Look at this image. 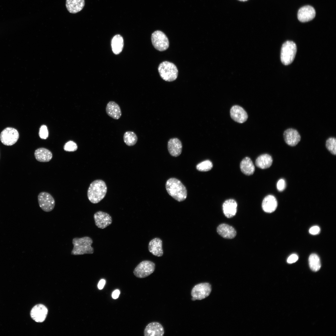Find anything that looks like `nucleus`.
Wrapping results in <instances>:
<instances>
[{"mask_svg": "<svg viewBox=\"0 0 336 336\" xmlns=\"http://www.w3.org/2000/svg\"><path fill=\"white\" fill-rule=\"evenodd\" d=\"M166 190L169 195L178 202L185 200L187 197V191L185 186L178 179L171 178L166 184Z\"/></svg>", "mask_w": 336, "mask_h": 336, "instance_id": "obj_1", "label": "nucleus"}, {"mask_svg": "<svg viewBox=\"0 0 336 336\" xmlns=\"http://www.w3.org/2000/svg\"><path fill=\"white\" fill-rule=\"evenodd\" d=\"M107 191L105 182L101 180H96L91 183L88 188V199L93 203H98L104 198Z\"/></svg>", "mask_w": 336, "mask_h": 336, "instance_id": "obj_2", "label": "nucleus"}, {"mask_svg": "<svg viewBox=\"0 0 336 336\" xmlns=\"http://www.w3.org/2000/svg\"><path fill=\"white\" fill-rule=\"evenodd\" d=\"M92 243V240L89 236L73 238L72 240L73 247L71 254L76 255L93 254L94 250L91 246Z\"/></svg>", "mask_w": 336, "mask_h": 336, "instance_id": "obj_3", "label": "nucleus"}, {"mask_svg": "<svg viewBox=\"0 0 336 336\" xmlns=\"http://www.w3.org/2000/svg\"><path fill=\"white\" fill-rule=\"evenodd\" d=\"M158 71L161 78L166 81H173L178 76L177 67L170 62L164 61L161 63L159 65Z\"/></svg>", "mask_w": 336, "mask_h": 336, "instance_id": "obj_4", "label": "nucleus"}, {"mask_svg": "<svg viewBox=\"0 0 336 336\" xmlns=\"http://www.w3.org/2000/svg\"><path fill=\"white\" fill-rule=\"evenodd\" d=\"M297 51L296 44L292 41H287L282 47L280 58L282 63L287 65L292 63L295 58Z\"/></svg>", "mask_w": 336, "mask_h": 336, "instance_id": "obj_5", "label": "nucleus"}, {"mask_svg": "<svg viewBox=\"0 0 336 336\" xmlns=\"http://www.w3.org/2000/svg\"><path fill=\"white\" fill-rule=\"evenodd\" d=\"M211 291V286L210 283L203 282L198 284L191 290L192 300L194 301L205 299L209 296Z\"/></svg>", "mask_w": 336, "mask_h": 336, "instance_id": "obj_6", "label": "nucleus"}, {"mask_svg": "<svg viewBox=\"0 0 336 336\" xmlns=\"http://www.w3.org/2000/svg\"><path fill=\"white\" fill-rule=\"evenodd\" d=\"M155 264L149 260H144L141 262L133 270L134 275L139 278L147 277L154 271Z\"/></svg>", "mask_w": 336, "mask_h": 336, "instance_id": "obj_7", "label": "nucleus"}, {"mask_svg": "<svg viewBox=\"0 0 336 336\" xmlns=\"http://www.w3.org/2000/svg\"><path fill=\"white\" fill-rule=\"evenodd\" d=\"M152 44L157 50L162 51L166 50L169 47V41L166 35L160 30H156L152 35Z\"/></svg>", "mask_w": 336, "mask_h": 336, "instance_id": "obj_8", "label": "nucleus"}, {"mask_svg": "<svg viewBox=\"0 0 336 336\" xmlns=\"http://www.w3.org/2000/svg\"><path fill=\"white\" fill-rule=\"evenodd\" d=\"M19 138V133L16 129L10 127L3 129L0 134V140L4 145L10 146L15 144Z\"/></svg>", "mask_w": 336, "mask_h": 336, "instance_id": "obj_9", "label": "nucleus"}, {"mask_svg": "<svg viewBox=\"0 0 336 336\" xmlns=\"http://www.w3.org/2000/svg\"><path fill=\"white\" fill-rule=\"evenodd\" d=\"M38 200L40 207L44 211L49 212L54 208L55 202L53 197L49 193L42 192L38 196Z\"/></svg>", "mask_w": 336, "mask_h": 336, "instance_id": "obj_10", "label": "nucleus"}, {"mask_svg": "<svg viewBox=\"0 0 336 336\" xmlns=\"http://www.w3.org/2000/svg\"><path fill=\"white\" fill-rule=\"evenodd\" d=\"M96 225L99 228L103 229L112 223L111 216L108 213L101 211L96 212L94 215Z\"/></svg>", "mask_w": 336, "mask_h": 336, "instance_id": "obj_11", "label": "nucleus"}, {"mask_svg": "<svg viewBox=\"0 0 336 336\" xmlns=\"http://www.w3.org/2000/svg\"><path fill=\"white\" fill-rule=\"evenodd\" d=\"M48 310L44 305L39 304L35 306L31 309L30 315L31 318L38 323L43 322L45 320Z\"/></svg>", "mask_w": 336, "mask_h": 336, "instance_id": "obj_12", "label": "nucleus"}, {"mask_svg": "<svg viewBox=\"0 0 336 336\" xmlns=\"http://www.w3.org/2000/svg\"><path fill=\"white\" fill-rule=\"evenodd\" d=\"M283 135L285 142L292 147L296 146L301 139V136L298 131L292 128L286 130L283 133Z\"/></svg>", "mask_w": 336, "mask_h": 336, "instance_id": "obj_13", "label": "nucleus"}, {"mask_svg": "<svg viewBox=\"0 0 336 336\" xmlns=\"http://www.w3.org/2000/svg\"><path fill=\"white\" fill-rule=\"evenodd\" d=\"M315 14V9L312 7L310 5L305 6L299 10L297 17L300 21L306 22L314 18Z\"/></svg>", "mask_w": 336, "mask_h": 336, "instance_id": "obj_14", "label": "nucleus"}, {"mask_svg": "<svg viewBox=\"0 0 336 336\" xmlns=\"http://www.w3.org/2000/svg\"><path fill=\"white\" fill-rule=\"evenodd\" d=\"M231 118L235 121L242 123L246 121L248 116L246 112L242 107L235 105L231 107L230 111Z\"/></svg>", "mask_w": 336, "mask_h": 336, "instance_id": "obj_15", "label": "nucleus"}, {"mask_svg": "<svg viewBox=\"0 0 336 336\" xmlns=\"http://www.w3.org/2000/svg\"><path fill=\"white\" fill-rule=\"evenodd\" d=\"M164 333L163 327L159 323L152 322L148 324L144 332L145 336H162Z\"/></svg>", "mask_w": 336, "mask_h": 336, "instance_id": "obj_16", "label": "nucleus"}, {"mask_svg": "<svg viewBox=\"0 0 336 336\" xmlns=\"http://www.w3.org/2000/svg\"><path fill=\"white\" fill-rule=\"evenodd\" d=\"M182 145L180 140L177 138L170 139L167 144V148L170 154L174 157H177L181 154Z\"/></svg>", "mask_w": 336, "mask_h": 336, "instance_id": "obj_17", "label": "nucleus"}, {"mask_svg": "<svg viewBox=\"0 0 336 336\" xmlns=\"http://www.w3.org/2000/svg\"><path fill=\"white\" fill-rule=\"evenodd\" d=\"M217 230L220 236L225 239H233L236 235V231L234 228L225 223L219 225L217 226Z\"/></svg>", "mask_w": 336, "mask_h": 336, "instance_id": "obj_18", "label": "nucleus"}, {"mask_svg": "<svg viewBox=\"0 0 336 336\" xmlns=\"http://www.w3.org/2000/svg\"><path fill=\"white\" fill-rule=\"evenodd\" d=\"M237 207V203L235 200L233 199L226 200L222 205L224 214L228 218L233 217L236 213Z\"/></svg>", "mask_w": 336, "mask_h": 336, "instance_id": "obj_19", "label": "nucleus"}, {"mask_svg": "<svg viewBox=\"0 0 336 336\" xmlns=\"http://www.w3.org/2000/svg\"><path fill=\"white\" fill-rule=\"evenodd\" d=\"M278 203L276 198L272 195L265 197L262 201V207L263 210L267 213L274 212L277 208Z\"/></svg>", "mask_w": 336, "mask_h": 336, "instance_id": "obj_20", "label": "nucleus"}, {"mask_svg": "<svg viewBox=\"0 0 336 336\" xmlns=\"http://www.w3.org/2000/svg\"><path fill=\"white\" fill-rule=\"evenodd\" d=\"M148 250L153 255L157 257L161 256L163 253L162 240L158 238L152 240L149 243Z\"/></svg>", "mask_w": 336, "mask_h": 336, "instance_id": "obj_21", "label": "nucleus"}, {"mask_svg": "<svg viewBox=\"0 0 336 336\" xmlns=\"http://www.w3.org/2000/svg\"><path fill=\"white\" fill-rule=\"evenodd\" d=\"M107 114L115 119H118L121 116L122 113L119 105L114 101L109 102L106 107Z\"/></svg>", "mask_w": 336, "mask_h": 336, "instance_id": "obj_22", "label": "nucleus"}, {"mask_svg": "<svg viewBox=\"0 0 336 336\" xmlns=\"http://www.w3.org/2000/svg\"><path fill=\"white\" fill-rule=\"evenodd\" d=\"M36 159L40 162H47L51 160L53 157L52 152L48 149L40 147L36 149L34 152Z\"/></svg>", "mask_w": 336, "mask_h": 336, "instance_id": "obj_23", "label": "nucleus"}, {"mask_svg": "<svg viewBox=\"0 0 336 336\" xmlns=\"http://www.w3.org/2000/svg\"><path fill=\"white\" fill-rule=\"evenodd\" d=\"M85 5L84 0H66V6L68 12L76 13L80 11Z\"/></svg>", "mask_w": 336, "mask_h": 336, "instance_id": "obj_24", "label": "nucleus"}, {"mask_svg": "<svg viewBox=\"0 0 336 336\" xmlns=\"http://www.w3.org/2000/svg\"><path fill=\"white\" fill-rule=\"evenodd\" d=\"M240 167L241 171L247 175H252L254 172L255 167L254 164L248 157L244 158L240 162Z\"/></svg>", "mask_w": 336, "mask_h": 336, "instance_id": "obj_25", "label": "nucleus"}, {"mask_svg": "<svg viewBox=\"0 0 336 336\" xmlns=\"http://www.w3.org/2000/svg\"><path fill=\"white\" fill-rule=\"evenodd\" d=\"M272 162V157L269 154H265L258 157L255 161V165L259 168L265 169L269 167Z\"/></svg>", "mask_w": 336, "mask_h": 336, "instance_id": "obj_26", "label": "nucleus"}, {"mask_svg": "<svg viewBox=\"0 0 336 336\" xmlns=\"http://www.w3.org/2000/svg\"><path fill=\"white\" fill-rule=\"evenodd\" d=\"M111 45L112 50L115 54H119L122 51L124 46V40L119 35H115L112 38Z\"/></svg>", "mask_w": 336, "mask_h": 336, "instance_id": "obj_27", "label": "nucleus"}, {"mask_svg": "<svg viewBox=\"0 0 336 336\" xmlns=\"http://www.w3.org/2000/svg\"><path fill=\"white\" fill-rule=\"evenodd\" d=\"M309 263L310 269L313 271H317L320 268V260L316 254H312L310 255L309 258Z\"/></svg>", "mask_w": 336, "mask_h": 336, "instance_id": "obj_28", "label": "nucleus"}, {"mask_svg": "<svg viewBox=\"0 0 336 336\" xmlns=\"http://www.w3.org/2000/svg\"><path fill=\"white\" fill-rule=\"evenodd\" d=\"M123 139L124 143L127 146H132L135 145L137 143L138 137L134 132L128 131L124 133Z\"/></svg>", "mask_w": 336, "mask_h": 336, "instance_id": "obj_29", "label": "nucleus"}, {"mask_svg": "<svg viewBox=\"0 0 336 336\" xmlns=\"http://www.w3.org/2000/svg\"><path fill=\"white\" fill-rule=\"evenodd\" d=\"M212 162L209 160H206L198 164L196 168L200 171H207L210 170L212 168Z\"/></svg>", "mask_w": 336, "mask_h": 336, "instance_id": "obj_30", "label": "nucleus"}, {"mask_svg": "<svg viewBox=\"0 0 336 336\" xmlns=\"http://www.w3.org/2000/svg\"><path fill=\"white\" fill-rule=\"evenodd\" d=\"M326 147L328 150L332 154H336V139L334 137L329 138L326 141Z\"/></svg>", "mask_w": 336, "mask_h": 336, "instance_id": "obj_31", "label": "nucleus"}, {"mask_svg": "<svg viewBox=\"0 0 336 336\" xmlns=\"http://www.w3.org/2000/svg\"><path fill=\"white\" fill-rule=\"evenodd\" d=\"M77 144L72 141L67 142L63 146L64 150L67 152H73L77 150Z\"/></svg>", "mask_w": 336, "mask_h": 336, "instance_id": "obj_32", "label": "nucleus"}, {"mask_svg": "<svg viewBox=\"0 0 336 336\" xmlns=\"http://www.w3.org/2000/svg\"><path fill=\"white\" fill-rule=\"evenodd\" d=\"M40 138L45 139L47 138L49 135V132L47 127L44 125L41 126L39 133Z\"/></svg>", "mask_w": 336, "mask_h": 336, "instance_id": "obj_33", "label": "nucleus"}, {"mask_svg": "<svg viewBox=\"0 0 336 336\" xmlns=\"http://www.w3.org/2000/svg\"><path fill=\"white\" fill-rule=\"evenodd\" d=\"M277 187L279 191H283L286 187V184L285 180L283 179L279 180L277 182Z\"/></svg>", "mask_w": 336, "mask_h": 336, "instance_id": "obj_34", "label": "nucleus"}, {"mask_svg": "<svg viewBox=\"0 0 336 336\" xmlns=\"http://www.w3.org/2000/svg\"><path fill=\"white\" fill-rule=\"evenodd\" d=\"M298 259V255L295 254H292L287 258V262L289 264H292L296 262Z\"/></svg>", "mask_w": 336, "mask_h": 336, "instance_id": "obj_35", "label": "nucleus"}, {"mask_svg": "<svg viewBox=\"0 0 336 336\" xmlns=\"http://www.w3.org/2000/svg\"><path fill=\"white\" fill-rule=\"evenodd\" d=\"M320 231V228L319 226H316L311 227L309 230V233L312 235H315L318 234Z\"/></svg>", "mask_w": 336, "mask_h": 336, "instance_id": "obj_36", "label": "nucleus"}, {"mask_svg": "<svg viewBox=\"0 0 336 336\" xmlns=\"http://www.w3.org/2000/svg\"><path fill=\"white\" fill-rule=\"evenodd\" d=\"M105 282V281L104 279H102L100 281L98 284V287L99 289L101 290L103 288Z\"/></svg>", "mask_w": 336, "mask_h": 336, "instance_id": "obj_37", "label": "nucleus"}, {"mask_svg": "<svg viewBox=\"0 0 336 336\" xmlns=\"http://www.w3.org/2000/svg\"><path fill=\"white\" fill-rule=\"evenodd\" d=\"M119 290H116L112 292V297L114 299H117L119 297Z\"/></svg>", "mask_w": 336, "mask_h": 336, "instance_id": "obj_38", "label": "nucleus"}, {"mask_svg": "<svg viewBox=\"0 0 336 336\" xmlns=\"http://www.w3.org/2000/svg\"><path fill=\"white\" fill-rule=\"evenodd\" d=\"M238 0L240 1H247L248 0Z\"/></svg>", "mask_w": 336, "mask_h": 336, "instance_id": "obj_39", "label": "nucleus"}]
</instances>
